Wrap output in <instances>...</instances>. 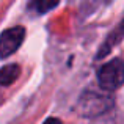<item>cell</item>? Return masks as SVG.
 I'll return each instance as SVG.
<instances>
[{"label":"cell","instance_id":"cell-1","mask_svg":"<svg viewBox=\"0 0 124 124\" xmlns=\"http://www.w3.org/2000/svg\"><path fill=\"white\" fill-rule=\"evenodd\" d=\"M113 104L115 101L107 91L102 93V91L86 90L77 101L76 112L83 118H96L107 113L113 107Z\"/></svg>","mask_w":124,"mask_h":124},{"label":"cell","instance_id":"cell-2","mask_svg":"<svg viewBox=\"0 0 124 124\" xmlns=\"http://www.w3.org/2000/svg\"><path fill=\"white\" fill-rule=\"evenodd\" d=\"M97 82L104 91L110 93L124 85V61L121 58H113L97 71Z\"/></svg>","mask_w":124,"mask_h":124},{"label":"cell","instance_id":"cell-3","mask_svg":"<svg viewBox=\"0 0 124 124\" xmlns=\"http://www.w3.org/2000/svg\"><path fill=\"white\" fill-rule=\"evenodd\" d=\"M25 38V28L24 27H13L5 30L0 35V58H6L13 55Z\"/></svg>","mask_w":124,"mask_h":124},{"label":"cell","instance_id":"cell-4","mask_svg":"<svg viewBox=\"0 0 124 124\" xmlns=\"http://www.w3.org/2000/svg\"><path fill=\"white\" fill-rule=\"evenodd\" d=\"M124 38V21L121 22V24L116 27V30L113 31L112 35H110L108 38H107V41H105V44L101 47V50H99V54H97V57L99 58H102V57H105L107 54L110 52V49L112 47H115L116 44H118L119 41H121Z\"/></svg>","mask_w":124,"mask_h":124},{"label":"cell","instance_id":"cell-5","mask_svg":"<svg viewBox=\"0 0 124 124\" xmlns=\"http://www.w3.org/2000/svg\"><path fill=\"white\" fill-rule=\"evenodd\" d=\"M19 76H21L19 64H6V66H3L0 69V85L2 86H8V85L14 83Z\"/></svg>","mask_w":124,"mask_h":124},{"label":"cell","instance_id":"cell-6","mask_svg":"<svg viewBox=\"0 0 124 124\" xmlns=\"http://www.w3.org/2000/svg\"><path fill=\"white\" fill-rule=\"evenodd\" d=\"M58 3H60V0H31V6H33L38 13L50 11V9H54Z\"/></svg>","mask_w":124,"mask_h":124},{"label":"cell","instance_id":"cell-7","mask_svg":"<svg viewBox=\"0 0 124 124\" xmlns=\"http://www.w3.org/2000/svg\"><path fill=\"white\" fill-rule=\"evenodd\" d=\"M42 124H63V123H61L60 119H57V118H47Z\"/></svg>","mask_w":124,"mask_h":124}]
</instances>
